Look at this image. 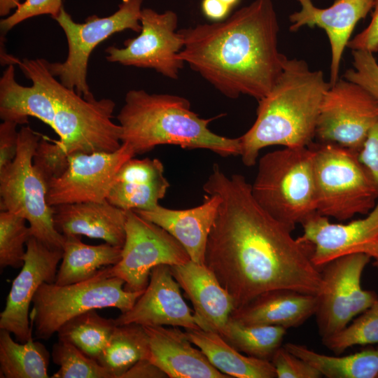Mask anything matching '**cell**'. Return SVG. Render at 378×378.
<instances>
[{"label":"cell","instance_id":"cell-8","mask_svg":"<svg viewBox=\"0 0 378 378\" xmlns=\"http://www.w3.org/2000/svg\"><path fill=\"white\" fill-rule=\"evenodd\" d=\"M317 213L338 220L365 215L378 201V192L358 153L332 143H312Z\"/></svg>","mask_w":378,"mask_h":378},{"label":"cell","instance_id":"cell-35","mask_svg":"<svg viewBox=\"0 0 378 378\" xmlns=\"http://www.w3.org/2000/svg\"><path fill=\"white\" fill-rule=\"evenodd\" d=\"M321 342L336 355L356 345L378 343V299L344 329Z\"/></svg>","mask_w":378,"mask_h":378},{"label":"cell","instance_id":"cell-41","mask_svg":"<svg viewBox=\"0 0 378 378\" xmlns=\"http://www.w3.org/2000/svg\"><path fill=\"white\" fill-rule=\"evenodd\" d=\"M372 8L370 24L349 41L347 48L351 50H365L373 54L378 52V0L374 1Z\"/></svg>","mask_w":378,"mask_h":378},{"label":"cell","instance_id":"cell-1","mask_svg":"<svg viewBox=\"0 0 378 378\" xmlns=\"http://www.w3.org/2000/svg\"><path fill=\"white\" fill-rule=\"evenodd\" d=\"M203 190L220 198L204 264L232 296L235 309L274 289L318 294L322 277L312 260V245L295 239L260 206L244 176H228L214 164Z\"/></svg>","mask_w":378,"mask_h":378},{"label":"cell","instance_id":"cell-4","mask_svg":"<svg viewBox=\"0 0 378 378\" xmlns=\"http://www.w3.org/2000/svg\"><path fill=\"white\" fill-rule=\"evenodd\" d=\"M117 118L121 144L129 145L135 155L160 145L207 149L223 157L240 156L241 153L239 137L227 138L209 129L218 116L200 118L191 110L190 102L178 95L131 90Z\"/></svg>","mask_w":378,"mask_h":378},{"label":"cell","instance_id":"cell-13","mask_svg":"<svg viewBox=\"0 0 378 378\" xmlns=\"http://www.w3.org/2000/svg\"><path fill=\"white\" fill-rule=\"evenodd\" d=\"M377 122L378 99L360 85L342 78L324 93L315 136L321 142L358 153Z\"/></svg>","mask_w":378,"mask_h":378},{"label":"cell","instance_id":"cell-36","mask_svg":"<svg viewBox=\"0 0 378 378\" xmlns=\"http://www.w3.org/2000/svg\"><path fill=\"white\" fill-rule=\"evenodd\" d=\"M27 220L7 211L0 212V267L21 268L27 241L31 237Z\"/></svg>","mask_w":378,"mask_h":378},{"label":"cell","instance_id":"cell-38","mask_svg":"<svg viewBox=\"0 0 378 378\" xmlns=\"http://www.w3.org/2000/svg\"><path fill=\"white\" fill-rule=\"evenodd\" d=\"M351 53L353 68L346 69L343 78L360 85L378 99V62L374 54L358 50Z\"/></svg>","mask_w":378,"mask_h":378},{"label":"cell","instance_id":"cell-23","mask_svg":"<svg viewBox=\"0 0 378 378\" xmlns=\"http://www.w3.org/2000/svg\"><path fill=\"white\" fill-rule=\"evenodd\" d=\"M220 202L218 195L206 193L200 205L190 209H172L158 204L150 210L134 211L171 234L184 247L191 260L204 264L208 237Z\"/></svg>","mask_w":378,"mask_h":378},{"label":"cell","instance_id":"cell-16","mask_svg":"<svg viewBox=\"0 0 378 378\" xmlns=\"http://www.w3.org/2000/svg\"><path fill=\"white\" fill-rule=\"evenodd\" d=\"M63 250L48 247L31 236L26 244L24 264L13 279L0 314V330L10 332L22 343L32 338L29 308L43 283H55Z\"/></svg>","mask_w":378,"mask_h":378},{"label":"cell","instance_id":"cell-29","mask_svg":"<svg viewBox=\"0 0 378 378\" xmlns=\"http://www.w3.org/2000/svg\"><path fill=\"white\" fill-rule=\"evenodd\" d=\"M284 346L316 368L328 378H377L378 346L334 356L318 353L307 346L288 342Z\"/></svg>","mask_w":378,"mask_h":378},{"label":"cell","instance_id":"cell-17","mask_svg":"<svg viewBox=\"0 0 378 378\" xmlns=\"http://www.w3.org/2000/svg\"><path fill=\"white\" fill-rule=\"evenodd\" d=\"M302 225L303 234L298 239L312 245V260L317 267L340 256L363 253L378 268V201L363 218L332 223L316 213Z\"/></svg>","mask_w":378,"mask_h":378},{"label":"cell","instance_id":"cell-18","mask_svg":"<svg viewBox=\"0 0 378 378\" xmlns=\"http://www.w3.org/2000/svg\"><path fill=\"white\" fill-rule=\"evenodd\" d=\"M180 288L169 265L155 267L144 293L130 309L114 318L115 325L136 323L143 326L200 328L191 309L184 301Z\"/></svg>","mask_w":378,"mask_h":378},{"label":"cell","instance_id":"cell-6","mask_svg":"<svg viewBox=\"0 0 378 378\" xmlns=\"http://www.w3.org/2000/svg\"><path fill=\"white\" fill-rule=\"evenodd\" d=\"M47 61L38 58L41 75L52 98L48 125L58 135L59 144L69 155L118 150L121 146V127L111 120L115 102L79 95L52 75Z\"/></svg>","mask_w":378,"mask_h":378},{"label":"cell","instance_id":"cell-46","mask_svg":"<svg viewBox=\"0 0 378 378\" xmlns=\"http://www.w3.org/2000/svg\"><path fill=\"white\" fill-rule=\"evenodd\" d=\"M20 4V0H0V15H9L11 10L14 8L16 10Z\"/></svg>","mask_w":378,"mask_h":378},{"label":"cell","instance_id":"cell-48","mask_svg":"<svg viewBox=\"0 0 378 378\" xmlns=\"http://www.w3.org/2000/svg\"><path fill=\"white\" fill-rule=\"evenodd\" d=\"M377 378H378V377H377Z\"/></svg>","mask_w":378,"mask_h":378},{"label":"cell","instance_id":"cell-31","mask_svg":"<svg viewBox=\"0 0 378 378\" xmlns=\"http://www.w3.org/2000/svg\"><path fill=\"white\" fill-rule=\"evenodd\" d=\"M149 341L144 327L136 323L115 325L107 344L97 358L113 378L122 375L139 360L148 358Z\"/></svg>","mask_w":378,"mask_h":378},{"label":"cell","instance_id":"cell-7","mask_svg":"<svg viewBox=\"0 0 378 378\" xmlns=\"http://www.w3.org/2000/svg\"><path fill=\"white\" fill-rule=\"evenodd\" d=\"M124 285L122 279L111 274L109 266L83 281L64 286L43 283L29 313L36 337L50 338L67 321L88 311L109 307L128 311L144 290L127 291Z\"/></svg>","mask_w":378,"mask_h":378},{"label":"cell","instance_id":"cell-27","mask_svg":"<svg viewBox=\"0 0 378 378\" xmlns=\"http://www.w3.org/2000/svg\"><path fill=\"white\" fill-rule=\"evenodd\" d=\"M63 255L55 284L69 285L85 281L98 272L117 264L122 254V246L107 242L99 245L83 243L78 236L64 235Z\"/></svg>","mask_w":378,"mask_h":378},{"label":"cell","instance_id":"cell-37","mask_svg":"<svg viewBox=\"0 0 378 378\" xmlns=\"http://www.w3.org/2000/svg\"><path fill=\"white\" fill-rule=\"evenodd\" d=\"M33 165L47 185L60 177L69 166V154L57 141L39 140L33 157Z\"/></svg>","mask_w":378,"mask_h":378},{"label":"cell","instance_id":"cell-43","mask_svg":"<svg viewBox=\"0 0 378 378\" xmlns=\"http://www.w3.org/2000/svg\"><path fill=\"white\" fill-rule=\"evenodd\" d=\"M18 124L12 120H3L0 125V170L13 162L18 148Z\"/></svg>","mask_w":378,"mask_h":378},{"label":"cell","instance_id":"cell-19","mask_svg":"<svg viewBox=\"0 0 378 378\" xmlns=\"http://www.w3.org/2000/svg\"><path fill=\"white\" fill-rule=\"evenodd\" d=\"M300 10L289 16L290 31L301 27H318L328 36L330 50V85L340 78L339 72L345 48L351 40L356 24L366 18L372 9L374 0H335L328 8L314 6L312 0H298Z\"/></svg>","mask_w":378,"mask_h":378},{"label":"cell","instance_id":"cell-22","mask_svg":"<svg viewBox=\"0 0 378 378\" xmlns=\"http://www.w3.org/2000/svg\"><path fill=\"white\" fill-rule=\"evenodd\" d=\"M55 229L63 235H84L100 239L114 246H123L127 211L107 200L52 206Z\"/></svg>","mask_w":378,"mask_h":378},{"label":"cell","instance_id":"cell-14","mask_svg":"<svg viewBox=\"0 0 378 378\" xmlns=\"http://www.w3.org/2000/svg\"><path fill=\"white\" fill-rule=\"evenodd\" d=\"M178 15L170 10L160 13L142 8L141 30L135 38L124 42L123 48L108 47L106 60L125 66L148 68L176 80L185 62L178 57L184 41L178 31Z\"/></svg>","mask_w":378,"mask_h":378},{"label":"cell","instance_id":"cell-10","mask_svg":"<svg viewBox=\"0 0 378 378\" xmlns=\"http://www.w3.org/2000/svg\"><path fill=\"white\" fill-rule=\"evenodd\" d=\"M143 0H122L112 15L99 18L88 17L84 23L74 21L64 7L54 18L63 29L68 43V55L63 62H50L47 66L55 77L66 88L79 95L93 94L87 82L90 55L94 48L115 33L126 29L140 32Z\"/></svg>","mask_w":378,"mask_h":378},{"label":"cell","instance_id":"cell-40","mask_svg":"<svg viewBox=\"0 0 378 378\" xmlns=\"http://www.w3.org/2000/svg\"><path fill=\"white\" fill-rule=\"evenodd\" d=\"M278 378H321L322 374L314 366L287 350L279 347L271 359Z\"/></svg>","mask_w":378,"mask_h":378},{"label":"cell","instance_id":"cell-39","mask_svg":"<svg viewBox=\"0 0 378 378\" xmlns=\"http://www.w3.org/2000/svg\"><path fill=\"white\" fill-rule=\"evenodd\" d=\"M62 8V0H25L14 13L1 20V31L6 34L22 21L41 15H50L54 19Z\"/></svg>","mask_w":378,"mask_h":378},{"label":"cell","instance_id":"cell-42","mask_svg":"<svg viewBox=\"0 0 378 378\" xmlns=\"http://www.w3.org/2000/svg\"><path fill=\"white\" fill-rule=\"evenodd\" d=\"M358 158L370 175L378 192V122L369 132L358 152Z\"/></svg>","mask_w":378,"mask_h":378},{"label":"cell","instance_id":"cell-5","mask_svg":"<svg viewBox=\"0 0 378 378\" xmlns=\"http://www.w3.org/2000/svg\"><path fill=\"white\" fill-rule=\"evenodd\" d=\"M251 190L260 206L290 231L302 225L317 213L313 148H284L265 154Z\"/></svg>","mask_w":378,"mask_h":378},{"label":"cell","instance_id":"cell-32","mask_svg":"<svg viewBox=\"0 0 378 378\" xmlns=\"http://www.w3.org/2000/svg\"><path fill=\"white\" fill-rule=\"evenodd\" d=\"M286 334L281 326L246 325L230 317L220 336L241 353L270 361Z\"/></svg>","mask_w":378,"mask_h":378},{"label":"cell","instance_id":"cell-44","mask_svg":"<svg viewBox=\"0 0 378 378\" xmlns=\"http://www.w3.org/2000/svg\"><path fill=\"white\" fill-rule=\"evenodd\" d=\"M167 375L147 358L139 360L121 378H165Z\"/></svg>","mask_w":378,"mask_h":378},{"label":"cell","instance_id":"cell-15","mask_svg":"<svg viewBox=\"0 0 378 378\" xmlns=\"http://www.w3.org/2000/svg\"><path fill=\"white\" fill-rule=\"evenodd\" d=\"M134 155L132 148L124 144L113 152L69 154L66 172L48 186V204L53 206L106 200L118 172Z\"/></svg>","mask_w":378,"mask_h":378},{"label":"cell","instance_id":"cell-45","mask_svg":"<svg viewBox=\"0 0 378 378\" xmlns=\"http://www.w3.org/2000/svg\"><path fill=\"white\" fill-rule=\"evenodd\" d=\"M231 8L221 0H202V10L204 15L212 20H223Z\"/></svg>","mask_w":378,"mask_h":378},{"label":"cell","instance_id":"cell-9","mask_svg":"<svg viewBox=\"0 0 378 378\" xmlns=\"http://www.w3.org/2000/svg\"><path fill=\"white\" fill-rule=\"evenodd\" d=\"M18 132L16 156L0 170V210L22 216L31 236L48 247L62 249L64 236L54 226L52 208L46 200L47 185L33 165L39 137L27 126Z\"/></svg>","mask_w":378,"mask_h":378},{"label":"cell","instance_id":"cell-34","mask_svg":"<svg viewBox=\"0 0 378 378\" xmlns=\"http://www.w3.org/2000/svg\"><path fill=\"white\" fill-rule=\"evenodd\" d=\"M53 362L59 365L52 378H113L112 373L75 345L58 339L52 349Z\"/></svg>","mask_w":378,"mask_h":378},{"label":"cell","instance_id":"cell-47","mask_svg":"<svg viewBox=\"0 0 378 378\" xmlns=\"http://www.w3.org/2000/svg\"><path fill=\"white\" fill-rule=\"evenodd\" d=\"M225 4H227L231 8L234 6H235L239 0H221Z\"/></svg>","mask_w":378,"mask_h":378},{"label":"cell","instance_id":"cell-3","mask_svg":"<svg viewBox=\"0 0 378 378\" xmlns=\"http://www.w3.org/2000/svg\"><path fill=\"white\" fill-rule=\"evenodd\" d=\"M330 86L322 71L311 70L303 59L287 58L272 89L258 101L254 123L239 137L244 164L254 166L260 151L268 146H309Z\"/></svg>","mask_w":378,"mask_h":378},{"label":"cell","instance_id":"cell-28","mask_svg":"<svg viewBox=\"0 0 378 378\" xmlns=\"http://www.w3.org/2000/svg\"><path fill=\"white\" fill-rule=\"evenodd\" d=\"M31 86L19 84L15 76L14 64H9L0 79V117L19 124L28 122V117L43 118L50 103L49 90L36 76L27 74Z\"/></svg>","mask_w":378,"mask_h":378},{"label":"cell","instance_id":"cell-30","mask_svg":"<svg viewBox=\"0 0 378 378\" xmlns=\"http://www.w3.org/2000/svg\"><path fill=\"white\" fill-rule=\"evenodd\" d=\"M12 334L0 330V377L47 378L50 354L46 346L33 339L22 343Z\"/></svg>","mask_w":378,"mask_h":378},{"label":"cell","instance_id":"cell-33","mask_svg":"<svg viewBox=\"0 0 378 378\" xmlns=\"http://www.w3.org/2000/svg\"><path fill=\"white\" fill-rule=\"evenodd\" d=\"M115 326L114 319L104 318L94 309L71 318L57 333L58 339L71 343L97 360L107 344Z\"/></svg>","mask_w":378,"mask_h":378},{"label":"cell","instance_id":"cell-2","mask_svg":"<svg viewBox=\"0 0 378 378\" xmlns=\"http://www.w3.org/2000/svg\"><path fill=\"white\" fill-rule=\"evenodd\" d=\"M279 31L272 0H255L222 21L179 29L178 57L225 97L259 101L288 58L278 49Z\"/></svg>","mask_w":378,"mask_h":378},{"label":"cell","instance_id":"cell-24","mask_svg":"<svg viewBox=\"0 0 378 378\" xmlns=\"http://www.w3.org/2000/svg\"><path fill=\"white\" fill-rule=\"evenodd\" d=\"M164 172L159 159L132 158L118 172L106 200L125 211L152 209L170 186Z\"/></svg>","mask_w":378,"mask_h":378},{"label":"cell","instance_id":"cell-20","mask_svg":"<svg viewBox=\"0 0 378 378\" xmlns=\"http://www.w3.org/2000/svg\"><path fill=\"white\" fill-rule=\"evenodd\" d=\"M170 267L193 306L199 327L220 335L235 309L232 296L205 264L190 260Z\"/></svg>","mask_w":378,"mask_h":378},{"label":"cell","instance_id":"cell-21","mask_svg":"<svg viewBox=\"0 0 378 378\" xmlns=\"http://www.w3.org/2000/svg\"><path fill=\"white\" fill-rule=\"evenodd\" d=\"M149 341L148 360L169 378H230L216 368L178 327L143 326Z\"/></svg>","mask_w":378,"mask_h":378},{"label":"cell","instance_id":"cell-25","mask_svg":"<svg viewBox=\"0 0 378 378\" xmlns=\"http://www.w3.org/2000/svg\"><path fill=\"white\" fill-rule=\"evenodd\" d=\"M317 296L290 289L265 292L234 309L230 318L246 325L297 328L315 314Z\"/></svg>","mask_w":378,"mask_h":378},{"label":"cell","instance_id":"cell-26","mask_svg":"<svg viewBox=\"0 0 378 378\" xmlns=\"http://www.w3.org/2000/svg\"><path fill=\"white\" fill-rule=\"evenodd\" d=\"M185 332L190 341L204 354L216 368L230 377H276L271 361L244 355L217 332L201 328L185 329Z\"/></svg>","mask_w":378,"mask_h":378},{"label":"cell","instance_id":"cell-11","mask_svg":"<svg viewBox=\"0 0 378 378\" xmlns=\"http://www.w3.org/2000/svg\"><path fill=\"white\" fill-rule=\"evenodd\" d=\"M371 258L363 253L340 256L321 268L322 287L316 295L314 316L321 339L344 329L377 299L374 290L363 289L360 279Z\"/></svg>","mask_w":378,"mask_h":378},{"label":"cell","instance_id":"cell-12","mask_svg":"<svg viewBox=\"0 0 378 378\" xmlns=\"http://www.w3.org/2000/svg\"><path fill=\"white\" fill-rule=\"evenodd\" d=\"M190 260L186 250L171 234L134 210H128L121 258L109 266V271L125 281L126 290L144 291L155 267L178 265Z\"/></svg>","mask_w":378,"mask_h":378}]
</instances>
